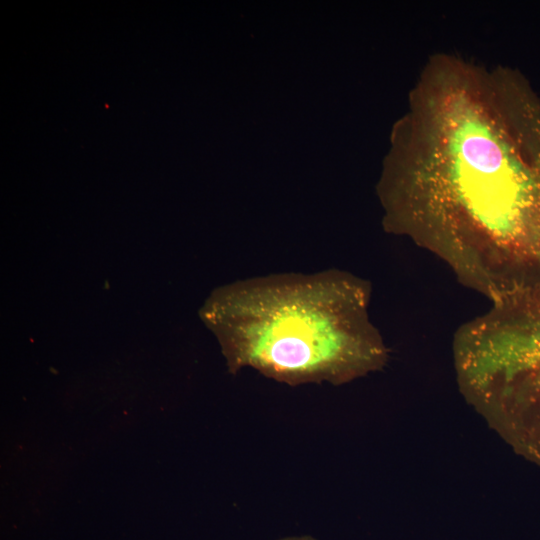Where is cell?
Returning <instances> with one entry per match:
<instances>
[{"label":"cell","mask_w":540,"mask_h":540,"mask_svg":"<svg viewBox=\"0 0 540 540\" xmlns=\"http://www.w3.org/2000/svg\"><path fill=\"white\" fill-rule=\"evenodd\" d=\"M387 229L497 302L540 294V99L518 75L429 61L413 90Z\"/></svg>","instance_id":"obj_1"},{"label":"cell","mask_w":540,"mask_h":540,"mask_svg":"<svg viewBox=\"0 0 540 540\" xmlns=\"http://www.w3.org/2000/svg\"><path fill=\"white\" fill-rule=\"evenodd\" d=\"M370 298V283L347 271L275 274L218 288L201 316L232 373L252 368L289 386H338L388 362Z\"/></svg>","instance_id":"obj_2"},{"label":"cell","mask_w":540,"mask_h":540,"mask_svg":"<svg viewBox=\"0 0 540 540\" xmlns=\"http://www.w3.org/2000/svg\"><path fill=\"white\" fill-rule=\"evenodd\" d=\"M464 400L502 440L540 466V294L497 302L454 333Z\"/></svg>","instance_id":"obj_3"},{"label":"cell","mask_w":540,"mask_h":540,"mask_svg":"<svg viewBox=\"0 0 540 540\" xmlns=\"http://www.w3.org/2000/svg\"><path fill=\"white\" fill-rule=\"evenodd\" d=\"M278 540H318V539L311 535H292V536L282 537Z\"/></svg>","instance_id":"obj_4"}]
</instances>
